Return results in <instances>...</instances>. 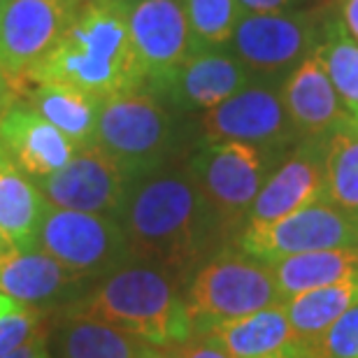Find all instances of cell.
<instances>
[{
    "mask_svg": "<svg viewBox=\"0 0 358 358\" xmlns=\"http://www.w3.org/2000/svg\"><path fill=\"white\" fill-rule=\"evenodd\" d=\"M179 114L149 89L117 93L100 103L93 142L133 182L173 163L182 138Z\"/></svg>",
    "mask_w": 358,
    "mask_h": 358,
    "instance_id": "cell-4",
    "label": "cell"
},
{
    "mask_svg": "<svg viewBox=\"0 0 358 358\" xmlns=\"http://www.w3.org/2000/svg\"><path fill=\"white\" fill-rule=\"evenodd\" d=\"M68 0H7L0 17V105L24 96L28 73L73 19Z\"/></svg>",
    "mask_w": 358,
    "mask_h": 358,
    "instance_id": "cell-9",
    "label": "cell"
},
{
    "mask_svg": "<svg viewBox=\"0 0 358 358\" xmlns=\"http://www.w3.org/2000/svg\"><path fill=\"white\" fill-rule=\"evenodd\" d=\"M35 184L47 203L54 207L107 214L117 219L131 179L96 142H91V145L77 147L68 166L45 179H38Z\"/></svg>",
    "mask_w": 358,
    "mask_h": 358,
    "instance_id": "cell-12",
    "label": "cell"
},
{
    "mask_svg": "<svg viewBox=\"0 0 358 358\" xmlns=\"http://www.w3.org/2000/svg\"><path fill=\"white\" fill-rule=\"evenodd\" d=\"M335 91L349 112L358 117V42L349 35L345 21L331 12L326 21V33L317 47Z\"/></svg>",
    "mask_w": 358,
    "mask_h": 358,
    "instance_id": "cell-26",
    "label": "cell"
},
{
    "mask_svg": "<svg viewBox=\"0 0 358 358\" xmlns=\"http://www.w3.org/2000/svg\"><path fill=\"white\" fill-rule=\"evenodd\" d=\"M5 5H7V0H0V17H3V10H5Z\"/></svg>",
    "mask_w": 358,
    "mask_h": 358,
    "instance_id": "cell-39",
    "label": "cell"
},
{
    "mask_svg": "<svg viewBox=\"0 0 358 358\" xmlns=\"http://www.w3.org/2000/svg\"><path fill=\"white\" fill-rule=\"evenodd\" d=\"M184 7L196 52L226 49L245 17L238 0H184Z\"/></svg>",
    "mask_w": 358,
    "mask_h": 358,
    "instance_id": "cell-27",
    "label": "cell"
},
{
    "mask_svg": "<svg viewBox=\"0 0 358 358\" xmlns=\"http://www.w3.org/2000/svg\"><path fill=\"white\" fill-rule=\"evenodd\" d=\"M300 349L305 358H358V303Z\"/></svg>",
    "mask_w": 358,
    "mask_h": 358,
    "instance_id": "cell-28",
    "label": "cell"
},
{
    "mask_svg": "<svg viewBox=\"0 0 358 358\" xmlns=\"http://www.w3.org/2000/svg\"><path fill=\"white\" fill-rule=\"evenodd\" d=\"M49 210L38 184L17 168L0 145V235L5 245L21 252L38 249L42 219Z\"/></svg>",
    "mask_w": 358,
    "mask_h": 358,
    "instance_id": "cell-19",
    "label": "cell"
},
{
    "mask_svg": "<svg viewBox=\"0 0 358 358\" xmlns=\"http://www.w3.org/2000/svg\"><path fill=\"white\" fill-rule=\"evenodd\" d=\"M245 14H289L319 7V0H238Z\"/></svg>",
    "mask_w": 358,
    "mask_h": 358,
    "instance_id": "cell-31",
    "label": "cell"
},
{
    "mask_svg": "<svg viewBox=\"0 0 358 358\" xmlns=\"http://www.w3.org/2000/svg\"><path fill=\"white\" fill-rule=\"evenodd\" d=\"M326 198L358 221V117L347 114L324 135Z\"/></svg>",
    "mask_w": 358,
    "mask_h": 358,
    "instance_id": "cell-24",
    "label": "cell"
},
{
    "mask_svg": "<svg viewBox=\"0 0 358 358\" xmlns=\"http://www.w3.org/2000/svg\"><path fill=\"white\" fill-rule=\"evenodd\" d=\"M193 333L279 305L272 266L238 247H224L196 270L184 291Z\"/></svg>",
    "mask_w": 358,
    "mask_h": 358,
    "instance_id": "cell-6",
    "label": "cell"
},
{
    "mask_svg": "<svg viewBox=\"0 0 358 358\" xmlns=\"http://www.w3.org/2000/svg\"><path fill=\"white\" fill-rule=\"evenodd\" d=\"M198 335H210L233 358H275L300 342L284 310V303L266 307L249 317L212 326L210 331Z\"/></svg>",
    "mask_w": 358,
    "mask_h": 358,
    "instance_id": "cell-20",
    "label": "cell"
},
{
    "mask_svg": "<svg viewBox=\"0 0 358 358\" xmlns=\"http://www.w3.org/2000/svg\"><path fill=\"white\" fill-rule=\"evenodd\" d=\"M73 12L82 10V7H91V5H103V3H112V0H68Z\"/></svg>",
    "mask_w": 358,
    "mask_h": 358,
    "instance_id": "cell-36",
    "label": "cell"
},
{
    "mask_svg": "<svg viewBox=\"0 0 358 358\" xmlns=\"http://www.w3.org/2000/svg\"><path fill=\"white\" fill-rule=\"evenodd\" d=\"M138 358H170L166 352H161L159 347H152V345H142L140 347V356Z\"/></svg>",
    "mask_w": 358,
    "mask_h": 358,
    "instance_id": "cell-35",
    "label": "cell"
},
{
    "mask_svg": "<svg viewBox=\"0 0 358 358\" xmlns=\"http://www.w3.org/2000/svg\"><path fill=\"white\" fill-rule=\"evenodd\" d=\"M233 247L266 263L307 252L358 247V221L324 200L272 224H247L235 235Z\"/></svg>",
    "mask_w": 358,
    "mask_h": 358,
    "instance_id": "cell-10",
    "label": "cell"
},
{
    "mask_svg": "<svg viewBox=\"0 0 358 358\" xmlns=\"http://www.w3.org/2000/svg\"><path fill=\"white\" fill-rule=\"evenodd\" d=\"M275 358H305V354H303V349H300V342L293 349H289L286 354H282V356H275Z\"/></svg>",
    "mask_w": 358,
    "mask_h": 358,
    "instance_id": "cell-37",
    "label": "cell"
},
{
    "mask_svg": "<svg viewBox=\"0 0 358 358\" xmlns=\"http://www.w3.org/2000/svg\"><path fill=\"white\" fill-rule=\"evenodd\" d=\"M282 82L259 77L221 105L203 112L200 142L233 140L259 147H286L298 140L300 135L282 98Z\"/></svg>",
    "mask_w": 358,
    "mask_h": 358,
    "instance_id": "cell-11",
    "label": "cell"
},
{
    "mask_svg": "<svg viewBox=\"0 0 358 358\" xmlns=\"http://www.w3.org/2000/svg\"><path fill=\"white\" fill-rule=\"evenodd\" d=\"M358 303V275L354 279L338 284L319 286V289L298 293L284 300V310L296 331L300 342H310L312 338L342 317L349 307Z\"/></svg>",
    "mask_w": 358,
    "mask_h": 358,
    "instance_id": "cell-25",
    "label": "cell"
},
{
    "mask_svg": "<svg viewBox=\"0 0 358 358\" xmlns=\"http://www.w3.org/2000/svg\"><path fill=\"white\" fill-rule=\"evenodd\" d=\"M38 249L89 279H103L135 261L124 228L114 217L54 205L42 219Z\"/></svg>",
    "mask_w": 358,
    "mask_h": 358,
    "instance_id": "cell-8",
    "label": "cell"
},
{
    "mask_svg": "<svg viewBox=\"0 0 358 358\" xmlns=\"http://www.w3.org/2000/svg\"><path fill=\"white\" fill-rule=\"evenodd\" d=\"M66 312L98 319L159 349L182 345L193 335L182 282L142 261L96 279L87 296Z\"/></svg>",
    "mask_w": 358,
    "mask_h": 358,
    "instance_id": "cell-3",
    "label": "cell"
},
{
    "mask_svg": "<svg viewBox=\"0 0 358 358\" xmlns=\"http://www.w3.org/2000/svg\"><path fill=\"white\" fill-rule=\"evenodd\" d=\"M7 358H49V338H47V328L42 324L17 352H12Z\"/></svg>",
    "mask_w": 358,
    "mask_h": 358,
    "instance_id": "cell-32",
    "label": "cell"
},
{
    "mask_svg": "<svg viewBox=\"0 0 358 358\" xmlns=\"http://www.w3.org/2000/svg\"><path fill=\"white\" fill-rule=\"evenodd\" d=\"M24 100H28L49 124H54L77 147L91 145L96 138L103 100L91 93L70 87V84L45 82L28 89L24 93Z\"/></svg>",
    "mask_w": 358,
    "mask_h": 358,
    "instance_id": "cell-21",
    "label": "cell"
},
{
    "mask_svg": "<svg viewBox=\"0 0 358 358\" xmlns=\"http://www.w3.org/2000/svg\"><path fill=\"white\" fill-rule=\"evenodd\" d=\"M259 80L238 56L224 49H205L189 56L163 82L145 87L177 112H207Z\"/></svg>",
    "mask_w": 358,
    "mask_h": 358,
    "instance_id": "cell-15",
    "label": "cell"
},
{
    "mask_svg": "<svg viewBox=\"0 0 358 358\" xmlns=\"http://www.w3.org/2000/svg\"><path fill=\"white\" fill-rule=\"evenodd\" d=\"M21 303H17V300H12V298H7V296H3L0 293V319L5 317V314H12V312H17V310H21Z\"/></svg>",
    "mask_w": 358,
    "mask_h": 358,
    "instance_id": "cell-34",
    "label": "cell"
},
{
    "mask_svg": "<svg viewBox=\"0 0 358 358\" xmlns=\"http://www.w3.org/2000/svg\"><path fill=\"white\" fill-rule=\"evenodd\" d=\"M0 145L33 182L68 166L77 145L42 117L28 100L14 98L0 105Z\"/></svg>",
    "mask_w": 358,
    "mask_h": 358,
    "instance_id": "cell-17",
    "label": "cell"
},
{
    "mask_svg": "<svg viewBox=\"0 0 358 358\" xmlns=\"http://www.w3.org/2000/svg\"><path fill=\"white\" fill-rule=\"evenodd\" d=\"M147 84L163 82L196 54L184 0H121Z\"/></svg>",
    "mask_w": 358,
    "mask_h": 358,
    "instance_id": "cell-13",
    "label": "cell"
},
{
    "mask_svg": "<svg viewBox=\"0 0 358 358\" xmlns=\"http://www.w3.org/2000/svg\"><path fill=\"white\" fill-rule=\"evenodd\" d=\"M286 147H259L247 142H200L189 170L212 207L221 231L238 235L245 228L256 196L275 173Z\"/></svg>",
    "mask_w": 358,
    "mask_h": 358,
    "instance_id": "cell-5",
    "label": "cell"
},
{
    "mask_svg": "<svg viewBox=\"0 0 358 358\" xmlns=\"http://www.w3.org/2000/svg\"><path fill=\"white\" fill-rule=\"evenodd\" d=\"M117 221L135 261L152 263L182 284L191 282L196 270L224 249L219 245L226 240L189 163L133 179Z\"/></svg>",
    "mask_w": 358,
    "mask_h": 358,
    "instance_id": "cell-1",
    "label": "cell"
},
{
    "mask_svg": "<svg viewBox=\"0 0 358 358\" xmlns=\"http://www.w3.org/2000/svg\"><path fill=\"white\" fill-rule=\"evenodd\" d=\"M96 279L77 275L42 249L0 254V293L40 312H66L87 296Z\"/></svg>",
    "mask_w": 358,
    "mask_h": 358,
    "instance_id": "cell-14",
    "label": "cell"
},
{
    "mask_svg": "<svg viewBox=\"0 0 358 358\" xmlns=\"http://www.w3.org/2000/svg\"><path fill=\"white\" fill-rule=\"evenodd\" d=\"M145 342L98 319L61 312L54 331L56 358H138Z\"/></svg>",
    "mask_w": 358,
    "mask_h": 358,
    "instance_id": "cell-23",
    "label": "cell"
},
{
    "mask_svg": "<svg viewBox=\"0 0 358 358\" xmlns=\"http://www.w3.org/2000/svg\"><path fill=\"white\" fill-rule=\"evenodd\" d=\"M326 170H324V135L300 140L296 152L279 163L268 177L249 210L247 224L263 226L289 217L307 205L324 203ZM245 224V226H247Z\"/></svg>",
    "mask_w": 358,
    "mask_h": 358,
    "instance_id": "cell-16",
    "label": "cell"
},
{
    "mask_svg": "<svg viewBox=\"0 0 358 358\" xmlns=\"http://www.w3.org/2000/svg\"><path fill=\"white\" fill-rule=\"evenodd\" d=\"M328 14L331 7L289 14H245L226 49L254 75L282 82L317 52L326 33Z\"/></svg>",
    "mask_w": 358,
    "mask_h": 358,
    "instance_id": "cell-7",
    "label": "cell"
},
{
    "mask_svg": "<svg viewBox=\"0 0 358 358\" xmlns=\"http://www.w3.org/2000/svg\"><path fill=\"white\" fill-rule=\"evenodd\" d=\"M7 249V245H5V240H3V235H0V254H3Z\"/></svg>",
    "mask_w": 358,
    "mask_h": 358,
    "instance_id": "cell-38",
    "label": "cell"
},
{
    "mask_svg": "<svg viewBox=\"0 0 358 358\" xmlns=\"http://www.w3.org/2000/svg\"><path fill=\"white\" fill-rule=\"evenodd\" d=\"M282 98L300 140L321 138L338 121L352 114L335 91L317 52L284 77Z\"/></svg>",
    "mask_w": 358,
    "mask_h": 358,
    "instance_id": "cell-18",
    "label": "cell"
},
{
    "mask_svg": "<svg viewBox=\"0 0 358 358\" xmlns=\"http://www.w3.org/2000/svg\"><path fill=\"white\" fill-rule=\"evenodd\" d=\"M168 356L170 358H233L214 338L198 333H193L182 345L170 347Z\"/></svg>",
    "mask_w": 358,
    "mask_h": 358,
    "instance_id": "cell-30",
    "label": "cell"
},
{
    "mask_svg": "<svg viewBox=\"0 0 358 358\" xmlns=\"http://www.w3.org/2000/svg\"><path fill=\"white\" fill-rule=\"evenodd\" d=\"M340 5V19L345 21L347 31L358 42V0H338Z\"/></svg>",
    "mask_w": 358,
    "mask_h": 358,
    "instance_id": "cell-33",
    "label": "cell"
},
{
    "mask_svg": "<svg viewBox=\"0 0 358 358\" xmlns=\"http://www.w3.org/2000/svg\"><path fill=\"white\" fill-rule=\"evenodd\" d=\"M270 266L277 282L279 298L284 303V300L298 296V293L354 279L358 275V247L296 254L289 256V259H279Z\"/></svg>",
    "mask_w": 358,
    "mask_h": 358,
    "instance_id": "cell-22",
    "label": "cell"
},
{
    "mask_svg": "<svg viewBox=\"0 0 358 358\" xmlns=\"http://www.w3.org/2000/svg\"><path fill=\"white\" fill-rule=\"evenodd\" d=\"M45 82L70 84L100 100L145 89L147 75L121 0L73 14L56 47L28 73L26 91Z\"/></svg>",
    "mask_w": 358,
    "mask_h": 358,
    "instance_id": "cell-2",
    "label": "cell"
},
{
    "mask_svg": "<svg viewBox=\"0 0 358 358\" xmlns=\"http://www.w3.org/2000/svg\"><path fill=\"white\" fill-rule=\"evenodd\" d=\"M42 324H45V312L33 310V307H21L17 312L5 314L0 319V358L17 352Z\"/></svg>",
    "mask_w": 358,
    "mask_h": 358,
    "instance_id": "cell-29",
    "label": "cell"
}]
</instances>
